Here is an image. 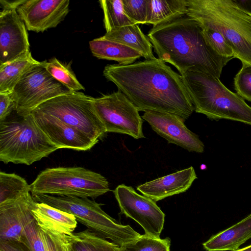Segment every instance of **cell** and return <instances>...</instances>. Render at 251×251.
Wrapping results in <instances>:
<instances>
[{
  "mask_svg": "<svg viewBox=\"0 0 251 251\" xmlns=\"http://www.w3.org/2000/svg\"><path fill=\"white\" fill-rule=\"evenodd\" d=\"M93 104L106 133L127 134L136 139L145 137L139 111L120 90L93 98Z\"/></svg>",
  "mask_w": 251,
  "mask_h": 251,
  "instance_id": "cell-10",
  "label": "cell"
},
{
  "mask_svg": "<svg viewBox=\"0 0 251 251\" xmlns=\"http://www.w3.org/2000/svg\"><path fill=\"white\" fill-rule=\"evenodd\" d=\"M56 235L60 251H74L72 248L68 235L59 233Z\"/></svg>",
  "mask_w": 251,
  "mask_h": 251,
  "instance_id": "cell-36",
  "label": "cell"
},
{
  "mask_svg": "<svg viewBox=\"0 0 251 251\" xmlns=\"http://www.w3.org/2000/svg\"><path fill=\"white\" fill-rule=\"evenodd\" d=\"M114 194L121 214L138 223L144 229L145 234L160 238L165 215L156 201L124 184L118 185Z\"/></svg>",
  "mask_w": 251,
  "mask_h": 251,
  "instance_id": "cell-11",
  "label": "cell"
},
{
  "mask_svg": "<svg viewBox=\"0 0 251 251\" xmlns=\"http://www.w3.org/2000/svg\"><path fill=\"white\" fill-rule=\"evenodd\" d=\"M30 210L38 226L52 233L71 235L77 226V220L73 214L37 202L34 199Z\"/></svg>",
  "mask_w": 251,
  "mask_h": 251,
  "instance_id": "cell-17",
  "label": "cell"
},
{
  "mask_svg": "<svg viewBox=\"0 0 251 251\" xmlns=\"http://www.w3.org/2000/svg\"><path fill=\"white\" fill-rule=\"evenodd\" d=\"M33 200L30 193L23 196L21 199L20 219L24 242L31 251H45L39 227L30 210Z\"/></svg>",
  "mask_w": 251,
  "mask_h": 251,
  "instance_id": "cell-24",
  "label": "cell"
},
{
  "mask_svg": "<svg viewBox=\"0 0 251 251\" xmlns=\"http://www.w3.org/2000/svg\"><path fill=\"white\" fill-rule=\"evenodd\" d=\"M197 178L193 167L155 179L136 188L155 201L186 191Z\"/></svg>",
  "mask_w": 251,
  "mask_h": 251,
  "instance_id": "cell-16",
  "label": "cell"
},
{
  "mask_svg": "<svg viewBox=\"0 0 251 251\" xmlns=\"http://www.w3.org/2000/svg\"><path fill=\"white\" fill-rule=\"evenodd\" d=\"M93 100L82 92H71L48 100L34 110L59 119L98 142L106 132L95 112Z\"/></svg>",
  "mask_w": 251,
  "mask_h": 251,
  "instance_id": "cell-8",
  "label": "cell"
},
{
  "mask_svg": "<svg viewBox=\"0 0 251 251\" xmlns=\"http://www.w3.org/2000/svg\"><path fill=\"white\" fill-rule=\"evenodd\" d=\"M31 113L40 128L58 149L87 151L98 143L55 117L35 110Z\"/></svg>",
  "mask_w": 251,
  "mask_h": 251,
  "instance_id": "cell-15",
  "label": "cell"
},
{
  "mask_svg": "<svg viewBox=\"0 0 251 251\" xmlns=\"http://www.w3.org/2000/svg\"><path fill=\"white\" fill-rule=\"evenodd\" d=\"M147 36L158 58L174 66L181 75L198 72L219 78L224 67L233 58L213 50L205 41L201 26L187 15L153 26Z\"/></svg>",
  "mask_w": 251,
  "mask_h": 251,
  "instance_id": "cell-2",
  "label": "cell"
},
{
  "mask_svg": "<svg viewBox=\"0 0 251 251\" xmlns=\"http://www.w3.org/2000/svg\"><path fill=\"white\" fill-rule=\"evenodd\" d=\"M235 251H251V245L241 249H239Z\"/></svg>",
  "mask_w": 251,
  "mask_h": 251,
  "instance_id": "cell-39",
  "label": "cell"
},
{
  "mask_svg": "<svg viewBox=\"0 0 251 251\" xmlns=\"http://www.w3.org/2000/svg\"><path fill=\"white\" fill-rule=\"evenodd\" d=\"M171 240L146 234L127 242L119 248V251H170Z\"/></svg>",
  "mask_w": 251,
  "mask_h": 251,
  "instance_id": "cell-29",
  "label": "cell"
},
{
  "mask_svg": "<svg viewBox=\"0 0 251 251\" xmlns=\"http://www.w3.org/2000/svg\"><path fill=\"white\" fill-rule=\"evenodd\" d=\"M30 189V185L23 177L0 172V203L18 199L29 193Z\"/></svg>",
  "mask_w": 251,
  "mask_h": 251,
  "instance_id": "cell-27",
  "label": "cell"
},
{
  "mask_svg": "<svg viewBox=\"0 0 251 251\" xmlns=\"http://www.w3.org/2000/svg\"><path fill=\"white\" fill-rule=\"evenodd\" d=\"M57 150L31 113L21 115L14 109L0 121V160L4 163L30 165Z\"/></svg>",
  "mask_w": 251,
  "mask_h": 251,
  "instance_id": "cell-5",
  "label": "cell"
},
{
  "mask_svg": "<svg viewBox=\"0 0 251 251\" xmlns=\"http://www.w3.org/2000/svg\"><path fill=\"white\" fill-rule=\"evenodd\" d=\"M0 251H31L24 243L0 241Z\"/></svg>",
  "mask_w": 251,
  "mask_h": 251,
  "instance_id": "cell-35",
  "label": "cell"
},
{
  "mask_svg": "<svg viewBox=\"0 0 251 251\" xmlns=\"http://www.w3.org/2000/svg\"><path fill=\"white\" fill-rule=\"evenodd\" d=\"M29 52L26 27L16 9H2L0 12V65Z\"/></svg>",
  "mask_w": 251,
  "mask_h": 251,
  "instance_id": "cell-14",
  "label": "cell"
},
{
  "mask_svg": "<svg viewBox=\"0 0 251 251\" xmlns=\"http://www.w3.org/2000/svg\"><path fill=\"white\" fill-rule=\"evenodd\" d=\"M125 12L136 25L146 24L148 0H123Z\"/></svg>",
  "mask_w": 251,
  "mask_h": 251,
  "instance_id": "cell-31",
  "label": "cell"
},
{
  "mask_svg": "<svg viewBox=\"0 0 251 251\" xmlns=\"http://www.w3.org/2000/svg\"><path fill=\"white\" fill-rule=\"evenodd\" d=\"M71 92L54 79L41 62L22 76L11 96L15 110L21 115L26 116L45 101Z\"/></svg>",
  "mask_w": 251,
  "mask_h": 251,
  "instance_id": "cell-9",
  "label": "cell"
},
{
  "mask_svg": "<svg viewBox=\"0 0 251 251\" xmlns=\"http://www.w3.org/2000/svg\"><path fill=\"white\" fill-rule=\"evenodd\" d=\"M69 3V0H24L16 10L27 30L44 32L64 19Z\"/></svg>",
  "mask_w": 251,
  "mask_h": 251,
  "instance_id": "cell-13",
  "label": "cell"
},
{
  "mask_svg": "<svg viewBox=\"0 0 251 251\" xmlns=\"http://www.w3.org/2000/svg\"><path fill=\"white\" fill-rule=\"evenodd\" d=\"M94 56L99 59L114 60L121 65H127L143 55L141 53L122 44L108 40L102 37L89 42Z\"/></svg>",
  "mask_w": 251,
  "mask_h": 251,
  "instance_id": "cell-19",
  "label": "cell"
},
{
  "mask_svg": "<svg viewBox=\"0 0 251 251\" xmlns=\"http://www.w3.org/2000/svg\"><path fill=\"white\" fill-rule=\"evenodd\" d=\"M24 0H17L13 1H8L6 0H0V4L2 7V9H17L21 5Z\"/></svg>",
  "mask_w": 251,
  "mask_h": 251,
  "instance_id": "cell-38",
  "label": "cell"
},
{
  "mask_svg": "<svg viewBox=\"0 0 251 251\" xmlns=\"http://www.w3.org/2000/svg\"><path fill=\"white\" fill-rule=\"evenodd\" d=\"M99 2L103 11L106 32L119 27L136 25L126 14L123 0H101Z\"/></svg>",
  "mask_w": 251,
  "mask_h": 251,
  "instance_id": "cell-26",
  "label": "cell"
},
{
  "mask_svg": "<svg viewBox=\"0 0 251 251\" xmlns=\"http://www.w3.org/2000/svg\"><path fill=\"white\" fill-rule=\"evenodd\" d=\"M187 15L220 33L242 64L251 65V16L233 0H187Z\"/></svg>",
  "mask_w": 251,
  "mask_h": 251,
  "instance_id": "cell-3",
  "label": "cell"
},
{
  "mask_svg": "<svg viewBox=\"0 0 251 251\" xmlns=\"http://www.w3.org/2000/svg\"><path fill=\"white\" fill-rule=\"evenodd\" d=\"M152 129L170 143L189 151L203 152L204 146L198 136L185 125L180 116L165 112L147 111L142 116Z\"/></svg>",
  "mask_w": 251,
  "mask_h": 251,
  "instance_id": "cell-12",
  "label": "cell"
},
{
  "mask_svg": "<svg viewBox=\"0 0 251 251\" xmlns=\"http://www.w3.org/2000/svg\"><path fill=\"white\" fill-rule=\"evenodd\" d=\"M102 37L122 44L136 50L142 53L145 59H151L155 57L152 52V44L138 25H132L115 29L106 32Z\"/></svg>",
  "mask_w": 251,
  "mask_h": 251,
  "instance_id": "cell-20",
  "label": "cell"
},
{
  "mask_svg": "<svg viewBox=\"0 0 251 251\" xmlns=\"http://www.w3.org/2000/svg\"><path fill=\"white\" fill-rule=\"evenodd\" d=\"M251 238V213L202 244L207 251H235Z\"/></svg>",
  "mask_w": 251,
  "mask_h": 251,
  "instance_id": "cell-18",
  "label": "cell"
},
{
  "mask_svg": "<svg viewBox=\"0 0 251 251\" xmlns=\"http://www.w3.org/2000/svg\"><path fill=\"white\" fill-rule=\"evenodd\" d=\"M34 200L73 214L77 221L100 236L121 247L141 234L129 225H123L105 213L101 204L88 198L40 195Z\"/></svg>",
  "mask_w": 251,
  "mask_h": 251,
  "instance_id": "cell-6",
  "label": "cell"
},
{
  "mask_svg": "<svg viewBox=\"0 0 251 251\" xmlns=\"http://www.w3.org/2000/svg\"><path fill=\"white\" fill-rule=\"evenodd\" d=\"M15 108V103L10 93H0V121L4 119Z\"/></svg>",
  "mask_w": 251,
  "mask_h": 251,
  "instance_id": "cell-34",
  "label": "cell"
},
{
  "mask_svg": "<svg viewBox=\"0 0 251 251\" xmlns=\"http://www.w3.org/2000/svg\"><path fill=\"white\" fill-rule=\"evenodd\" d=\"M39 229L45 251H60L56 235L40 227Z\"/></svg>",
  "mask_w": 251,
  "mask_h": 251,
  "instance_id": "cell-33",
  "label": "cell"
},
{
  "mask_svg": "<svg viewBox=\"0 0 251 251\" xmlns=\"http://www.w3.org/2000/svg\"><path fill=\"white\" fill-rule=\"evenodd\" d=\"M235 89L243 99L251 101V65L242 64L234 79Z\"/></svg>",
  "mask_w": 251,
  "mask_h": 251,
  "instance_id": "cell-32",
  "label": "cell"
},
{
  "mask_svg": "<svg viewBox=\"0 0 251 251\" xmlns=\"http://www.w3.org/2000/svg\"><path fill=\"white\" fill-rule=\"evenodd\" d=\"M42 62L48 73L71 91L78 92L79 90H85L69 65L60 62L55 57Z\"/></svg>",
  "mask_w": 251,
  "mask_h": 251,
  "instance_id": "cell-28",
  "label": "cell"
},
{
  "mask_svg": "<svg viewBox=\"0 0 251 251\" xmlns=\"http://www.w3.org/2000/svg\"><path fill=\"white\" fill-rule=\"evenodd\" d=\"M201 28L205 41L213 50L222 56L234 58L232 49L220 33L208 28Z\"/></svg>",
  "mask_w": 251,
  "mask_h": 251,
  "instance_id": "cell-30",
  "label": "cell"
},
{
  "mask_svg": "<svg viewBox=\"0 0 251 251\" xmlns=\"http://www.w3.org/2000/svg\"><path fill=\"white\" fill-rule=\"evenodd\" d=\"M41 63L29 52L15 60L0 65V93H11L22 76Z\"/></svg>",
  "mask_w": 251,
  "mask_h": 251,
  "instance_id": "cell-23",
  "label": "cell"
},
{
  "mask_svg": "<svg viewBox=\"0 0 251 251\" xmlns=\"http://www.w3.org/2000/svg\"><path fill=\"white\" fill-rule=\"evenodd\" d=\"M103 74L139 111L168 112L185 120L194 110L182 76L158 58L108 64Z\"/></svg>",
  "mask_w": 251,
  "mask_h": 251,
  "instance_id": "cell-1",
  "label": "cell"
},
{
  "mask_svg": "<svg viewBox=\"0 0 251 251\" xmlns=\"http://www.w3.org/2000/svg\"><path fill=\"white\" fill-rule=\"evenodd\" d=\"M235 3L246 13L251 16V0H233Z\"/></svg>",
  "mask_w": 251,
  "mask_h": 251,
  "instance_id": "cell-37",
  "label": "cell"
},
{
  "mask_svg": "<svg viewBox=\"0 0 251 251\" xmlns=\"http://www.w3.org/2000/svg\"><path fill=\"white\" fill-rule=\"evenodd\" d=\"M30 187L32 197L47 194L95 199L110 190L105 177L81 167L47 168Z\"/></svg>",
  "mask_w": 251,
  "mask_h": 251,
  "instance_id": "cell-7",
  "label": "cell"
},
{
  "mask_svg": "<svg viewBox=\"0 0 251 251\" xmlns=\"http://www.w3.org/2000/svg\"><path fill=\"white\" fill-rule=\"evenodd\" d=\"M74 251H119L120 247L89 229L68 235Z\"/></svg>",
  "mask_w": 251,
  "mask_h": 251,
  "instance_id": "cell-25",
  "label": "cell"
},
{
  "mask_svg": "<svg viewBox=\"0 0 251 251\" xmlns=\"http://www.w3.org/2000/svg\"><path fill=\"white\" fill-rule=\"evenodd\" d=\"M22 197L0 203V241L25 243L20 219Z\"/></svg>",
  "mask_w": 251,
  "mask_h": 251,
  "instance_id": "cell-21",
  "label": "cell"
},
{
  "mask_svg": "<svg viewBox=\"0 0 251 251\" xmlns=\"http://www.w3.org/2000/svg\"><path fill=\"white\" fill-rule=\"evenodd\" d=\"M187 0H148L146 24L155 26L187 15Z\"/></svg>",
  "mask_w": 251,
  "mask_h": 251,
  "instance_id": "cell-22",
  "label": "cell"
},
{
  "mask_svg": "<svg viewBox=\"0 0 251 251\" xmlns=\"http://www.w3.org/2000/svg\"><path fill=\"white\" fill-rule=\"evenodd\" d=\"M181 76L196 112L212 120L226 119L251 126V107L219 78L198 72Z\"/></svg>",
  "mask_w": 251,
  "mask_h": 251,
  "instance_id": "cell-4",
  "label": "cell"
}]
</instances>
